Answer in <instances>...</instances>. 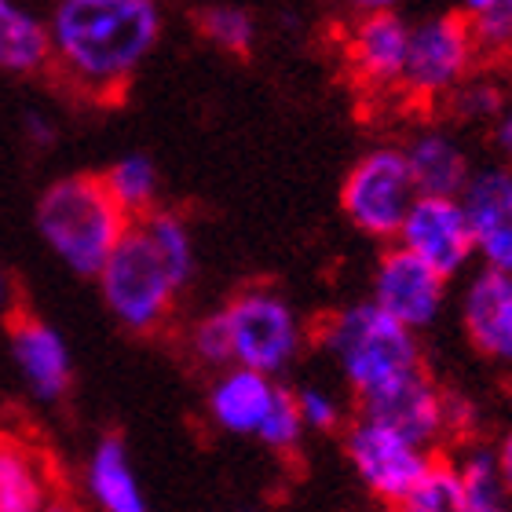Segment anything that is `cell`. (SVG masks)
I'll return each instance as SVG.
<instances>
[{"label":"cell","mask_w":512,"mask_h":512,"mask_svg":"<svg viewBox=\"0 0 512 512\" xmlns=\"http://www.w3.org/2000/svg\"><path fill=\"white\" fill-rule=\"evenodd\" d=\"M96 278L110 315L132 333H158L180 297V286L172 282L161 253L136 220L128 224Z\"/></svg>","instance_id":"obj_4"},{"label":"cell","mask_w":512,"mask_h":512,"mask_svg":"<svg viewBox=\"0 0 512 512\" xmlns=\"http://www.w3.org/2000/svg\"><path fill=\"white\" fill-rule=\"evenodd\" d=\"M293 395H297V410L304 428H315V432H337L341 428V403L326 388L308 384V388H300Z\"/></svg>","instance_id":"obj_30"},{"label":"cell","mask_w":512,"mask_h":512,"mask_svg":"<svg viewBox=\"0 0 512 512\" xmlns=\"http://www.w3.org/2000/svg\"><path fill=\"white\" fill-rule=\"evenodd\" d=\"M494 143H498V150L512 161V99H505L502 114L494 118Z\"/></svg>","instance_id":"obj_32"},{"label":"cell","mask_w":512,"mask_h":512,"mask_svg":"<svg viewBox=\"0 0 512 512\" xmlns=\"http://www.w3.org/2000/svg\"><path fill=\"white\" fill-rule=\"evenodd\" d=\"M26 132H30L33 143H44V147H48V143L55 139V128L48 125L41 114H26Z\"/></svg>","instance_id":"obj_34"},{"label":"cell","mask_w":512,"mask_h":512,"mask_svg":"<svg viewBox=\"0 0 512 512\" xmlns=\"http://www.w3.org/2000/svg\"><path fill=\"white\" fill-rule=\"evenodd\" d=\"M406 169L417 194L425 198H458L472 176L469 154L443 128H421L403 147Z\"/></svg>","instance_id":"obj_16"},{"label":"cell","mask_w":512,"mask_h":512,"mask_svg":"<svg viewBox=\"0 0 512 512\" xmlns=\"http://www.w3.org/2000/svg\"><path fill=\"white\" fill-rule=\"evenodd\" d=\"M275 392L278 384L271 377L242 370V366H227L209 388V417L216 421V428H224L231 436H256Z\"/></svg>","instance_id":"obj_17"},{"label":"cell","mask_w":512,"mask_h":512,"mask_svg":"<svg viewBox=\"0 0 512 512\" xmlns=\"http://www.w3.org/2000/svg\"><path fill=\"white\" fill-rule=\"evenodd\" d=\"M417 187L406 169L403 147H374L355 161L341 183V209L355 231L377 242H395Z\"/></svg>","instance_id":"obj_6"},{"label":"cell","mask_w":512,"mask_h":512,"mask_svg":"<svg viewBox=\"0 0 512 512\" xmlns=\"http://www.w3.org/2000/svg\"><path fill=\"white\" fill-rule=\"evenodd\" d=\"M44 512H77L74 505H66V502H48V509Z\"/></svg>","instance_id":"obj_36"},{"label":"cell","mask_w":512,"mask_h":512,"mask_svg":"<svg viewBox=\"0 0 512 512\" xmlns=\"http://www.w3.org/2000/svg\"><path fill=\"white\" fill-rule=\"evenodd\" d=\"M344 454L348 465L355 469V476L363 480V487L374 494L377 502H384L388 509L399 505L406 494L414 491L417 480L432 469L436 454L414 447L410 439H403L392 428L355 417L348 432H344Z\"/></svg>","instance_id":"obj_8"},{"label":"cell","mask_w":512,"mask_h":512,"mask_svg":"<svg viewBox=\"0 0 512 512\" xmlns=\"http://www.w3.org/2000/svg\"><path fill=\"white\" fill-rule=\"evenodd\" d=\"M458 202L483 267L512 275V169H472Z\"/></svg>","instance_id":"obj_12"},{"label":"cell","mask_w":512,"mask_h":512,"mask_svg":"<svg viewBox=\"0 0 512 512\" xmlns=\"http://www.w3.org/2000/svg\"><path fill=\"white\" fill-rule=\"evenodd\" d=\"M198 30L205 41H213L220 52L249 55L256 41V19L238 4H209L198 11Z\"/></svg>","instance_id":"obj_25"},{"label":"cell","mask_w":512,"mask_h":512,"mask_svg":"<svg viewBox=\"0 0 512 512\" xmlns=\"http://www.w3.org/2000/svg\"><path fill=\"white\" fill-rule=\"evenodd\" d=\"M8 333L11 355H15V366H19L26 388L41 403L63 399L66 388H70V352H66L63 337L30 311H15L8 322Z\"/></svg>","instance_id":"obj_14"},{"label":"cell","mask_w":512,"mask_h":512,"mask_svg":"<svg viewBox=\"0 0 512 512\" xmlns=\"http://www.w3.org/2000/svg\"><path fill=\"white\" fill-rule=\"evenodd\" d=\"M315 337L322 352L341 366L344 381L359 399L425 366L417 333L403 330L370 300L326 315Z\"/></svg>","instance_id":"obj_3"},{"label":"cell","mask_w":512,"mask_h":512,"mask_svg":"<svg viewBox=\"0 0 512 512\" xmlns=\"http://www.w3.org/2000/svg\"><path fill=\"white\" fill-rule=\"evenodd\" d=\"M191 352H194V359H198V363L216 366V370H227V366H231V333H227L224 308L194 322Z\"/></svg>","instance_id":"obj_29"},{"label":"cell","mask_w":512,"mask_h":512,"mask_svg":"<svg viewBox=\"0 0 512 512\" xmlns=\"http://www.w3.org/2000/svg\"><path fill=\"white\" fill-rule=\"evenodd\" d=\"M458 472L461 494H465V509L469 512H512L509 494H505L498 458H494V443H461L458 458L450 461Z\"/></svg>","instance_id":"obj_21"},{"label":"cell","mask_w":512,"mask_h":512,"mask_svg":"<svg viewBox=\"0 0 512 512\" xmlns=\"http://www.w3.org/2000/svg\"><path fill=\"white\" fill-rule=\"evenodd\" d=\"M494 458H498V472H502L505 494H509V505H512V428L494 443Z\"/></svg>","instance_id":"obj_31"},{"label":"cell","mask_w":512,"mask_h":512,"mask_svg":"<svg viewBox=\"0 0 512 512\" xmlns=\"http://www.w3.org/2000/svg\"><path fill=\"white\" fill-rule=\"evenodd\" d=\"M472 63H476V44H472L469 19L436 15V19L410 26L399 85L406 88V96L421 99V103L447 99L472 74Z\"/></svg>","instance_id":"obj_7"},{"label":"cell","mask_w":512,"mask_h":512,"mask_svg":"<svg viewBox=\"0 0 512 512\" xmlns=\"http://www.w3.org/2000/svg\"><path fill=\"white\" fill-rule=\"evenodd\" d=\"M88 487H92V498L103 505V512H150L136 483V472H132V461H128L125 439L118 432L103 436L92 450Z\"/></svg>","instance_id":"obj_19"},{"label":"cell","mask_w":512,"mask_h":512,"mask_svg":"<svg viewBox=\"0 0 512 512\" xmlns=\"http://www.w3.org/2000/svg\"><path fill=\"white\" fill-rule=\"evenodd\" d=\"M461 322L483 359L512 370V275L480 267L461 297Z\"/></svg>","instance_id":"obj_13"},{"label":"cell","mask_w":512,"mask_h":512,"mask_svg":"<svg viewBox=\"0 0 512 512\" xmlns=\"http://www.w3.org/2000/svg\"><path fill=\"white\" fill-rule=\"evenodd\" d=\"M392 512H469L454 465L447 458L432 461V469L417 480V487L406 494L403 502L392 505Z\"/></svg>","instance_id":"obj_24"},{"label":"cell","mask_w":512,"mask_h":512,"mask_svg":"<svg viewBox=\"0 0 512 512\" xmlns=\"http://www.w3.org/2000/svg\"><path fill=\"white\" fill-rule=\"evenodd\" d=\"M494 0H458L461 8V19H476V15H483V11L491 8Z\"/></svg>","instance_id":"obj_35"},{"label":"cell","mask_w":512,"mask_h":512,"mask_svg":"<svg viewBox=\"0 0 512 512\" xmlns=\"http://www.w3.org/2000/svg\"><path fill=\"white\" fill-rule=\"evenodd\" d=\"M52 66L88 99H118L161 41V0H55Z\"/></svg>","instance_id":"obj_1"},{"label":"cell","mask_w":512,"mask_h":512,"mask_svg":"<svg viewBox=\"0 0 512 512\" xmlns=\"http://www.w3.org/2000/svg\"><path fill=\"white\" fill-rule=\"evenodd\" d=\"M447 99H450V107L458 110L461 121H494L505 107L502 88L494 85V81H483V77H476V81L465 77Z\"/></svg>","instance_id":"obj_28"},{"label":"cell","mask_w":512,"mask_h":512,"mask_svg":"<svg viewBox=\"0 0 512 512\" xmlns=\"http://www.w3.org/2000/svg\"><path fill=\"white\" fill-rule=\"evenodd\" d=\"M0 308H4V278H0Z\"/></svg>","instance_id":"obj_37"},{"label":"cell","mask_w":512,"mask_h":512,"mask_svg":"<svg viewBox=\"0 0 512 512\" xmlns=\"http://www.w3.org/2000/svg\"><path fill=\"white\" fill-rule=\"evenodd\" d=\"M136 224L147 231V238L161 253L172 282L180 289L187 286L194 278V238H191V227L183 224V216L169 213V209H150L147 216H139Z\"/></svg>","instance_id":"obj_23"},{"label":"cell","mask_w":512,"mask_h":512,"mask_svg":"<svg viewBox=\"0 0 512 512\" xmlns=\"http://www.w3.org/2000/svg\"><path fill=\"white\" fill-rule=\"evenodd\" d=\"M359 417L377 421V425L392 428L414 447L436 454L447 447V392L436 384V377L425 366L414 374L399 377V381L384 384L377 392L359 399Z\"/></svg>","instance_id":"obj_9"},{"label":"cell","mask_w":512,"mask_h":512,"mask_svg":"<svg viewBox=\"0 0 512 512\" xmlns=\"http://www.w3.org/2000/svg\"><path fill=\"white\" fill-rule=\"evenodd\" d=\"M469 30L476 55H491V59L512 55V0H494L483 15L469 19Z\"/></svg>","instance_id":"obj_27"},{"label":"cell","mask_w":512,"mask_h":512,"mask_svg":"<svg viewBox=\"0 0 512 512\" xmlns=\"http://www.w3.org/2000/svg\"><path fill=\"white\" fill-rule=\"evenodd\" d=\"M395 246L417 256L425 267H432L439 278H454L461 271H469L476 260L469 235V220L461 209L458 198H425L417 194V202L410 205Z\"/></svg>","instance_id":"obj_10"},{"label":"cell","mask_w":512,"mask_h":512,"mask_svg":"<svg viewBox=\"0 0 512 512\" xmlns=\"http://www.w3.org/2000/svg\"><path fill=\"white\" fill-rule=\"evenodd\" d=\"M33 220L48 249L81 278H96L103 271L132 224L96 172H74L44 187Z\"/></svg>","instance_id":"obj_2"},{"label":"cell","mask_w":512,"mask_h":512,"mask_svg":"<svg viewBox=\"0 0 512 512\" xmlns=\"http://www.w3.org/2000/svg\"><path fill=\"white\" fill-rule=\"evenodd\" d=\"M48 491L33 454L19 436L0 432V512H44Z\"/></svg>","instance_id":"obj_20"},{"label":"cell","mask_w":512,"mask_h":512,"mask_svg":"<svg viewBox=\"0 0 512 512\" xmlns=\"http://www.w3.org/2000/svg\"><path fill=\"white\" fill-rule=\"evenodd\" d=\"M103 183H107L110 198L118 202V209L128 220H139L154 209V198H158V169L147 154H125L103 172Z\"/></svg>","instance_id":"obj_22"},{"label":"cell","mask_w":512,"mask_h":512,"mask_svg":"<svg viewBox=\"0 0 512 512\" xmlns=\"http://www.w3.org/2000/svg\"><path fill=\"white\" fill-rule=\"evenodd\" d=\"M300 436H304V421H300V410H297V395L278 384L275 399H271V410H267L256 439H260L264 447L278 450V454H289V450H297Z\"/></svg>","instance_id":"obj_26"},{"label":"cell","mask_w":512,"mask_h":512,"mask_svg":"<svg viewBox=\"0 0 512 512\" xmlns=\"http://www.w3.org/2000/svg\"><path fill=\"white\" fill-rule=\"evenodd\" d=\"M410 26L399 15H363L348 37V63L366 88H392L403 81Z\"/></svg>","instance_id":"obj_15"},{"label":"cell","mask_w":512,"mask_h":512,"mask_svg":"<svg viewBox=\"0 0 512 512\" xmlns=\"http://www.w3.org/2000/svg\"><path fill=\"white\" fill-rule=\"evenodd\" d=\"M344 4H348L359 19H363V15H392L403 0H344Z\"/></svg>","instance_id":"obj_33"},{"label":"cell","mask_w":512,"mask_h":512,"mask_svg":"<svg viewBox=\"0 0 512 512\" xmlns=\"http://www.w3.org/2000/svg\"><path fill=\"white\" fill-rule=\"evenodd\" d=\"M374 308H381L403 330L421 333L443 315L447 304V278H439L406 249L388 246L374 267Z\"/></svg>","instance_id":"obj_11"},{"label":"cell","mask_w":512,"mask_h":512,"mask_svg":"<svg viewBox=\"0 0 512 512\" xmlns=\"http://www.w3.org/2000/svg\"><path fill=\"white\" fill-rule=\"evenodd\" d=\"M224 319L231 333V363L242 370H256L275 381V374H282L300 355L304 330L297 311L275 289L249 286L235 293L224 308Z\"/></svg>","instance_id":"obj_5"},{"label":"cell","mask_w":512,"mask_h":512,"mask_svg":"<svg viewBox=\"0 0 512 512\" xmlns=\"http://www.w3.org/2000/svg\"><path fill=\"white\" fill-rule=\"evenodd\" d=\"M52 66L48 22L19 0H0V70L15 77Z\"/></svg>","instance_id":"obj_18"}]
</instances>
